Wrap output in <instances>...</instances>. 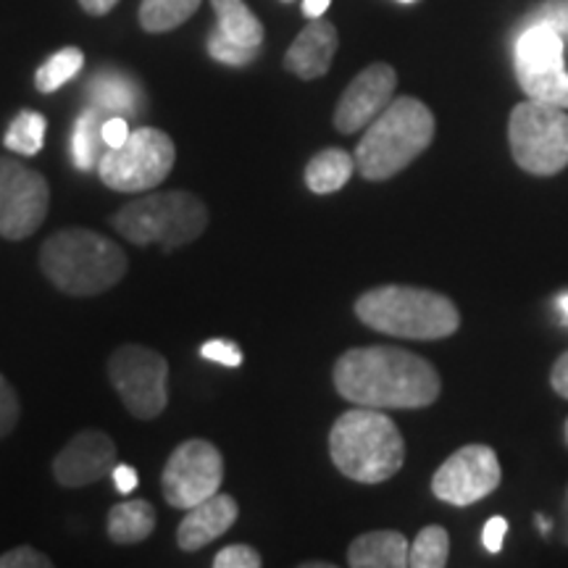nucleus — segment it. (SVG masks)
Listing matches in <instances>:
<instances>
[{
  "label": "nucleus",
  "instance_id": "obj_16",
  "mask_svg": "<svg viewBox=\"0 0 568 568\" xmlns=\"http://www.w3.org/2000/svg\"><path fill=\"white\" fill-rule=\"evenodd\" d=\"M240 516V506L232 495H211L209 500L184 510L180 527H176V545L184 552L203 550L213 539L226 535Z\"/></svg>",
  "mask_w": 568,
  "mask_h": 568
},
{
  "label": "nucleus",
  "instance_id": "obj_7",
  "mask_svg": "<svg viewBox=\"0 0 568 568\" xmlns=\"http://www.w3.org/2000/svg\"><path fill=\"white\" fill-rule=\"evenodd\" d=\"M510 153L518 169L535 176H552L568 166V113L560 105L524 101L508 119Z\"/></svg>",
  "mask_w": 568,
  "mask_h": 568
},
{
  "label": "nucleus",
  "instance_id": "obj_5",
  "mask_svg": "<svg viewBox=\"0 0 568 568\" xmlns=\"http://www.w3.org/2000/svg\"><path fill=\"white\" fill-rule=\"evenodd\" d=\"M355 316L368 329L403 339H445L460 326V314L450 297L408 284L368 290L355 301Z\"/></svg>",
  "mask_w": 568,
  "mask_h": 568
},
{
  "label": "nucleus",
  "instance_id": "obj_25",
  "mask_svg": "<svg viewBox=\"0 0 568 568\" xmlns=\"http://www.w3.org/2000/svg\"><path fill=\"white\" fill-rule=\"evenodd\" d=\"M45 130L48 119L38 111H21L17 119L6 130L3 145L9 148L11 153L19 155H34L42 151V142H45Z\"/></svg>",
  "mask_w": 568,
  "mask_h": 568
},
{
  "label": "nucleus",
  "instance_id": "obj_30",
  "mask_svg": "<svg viewBox=\"0 0 568 568\" xmlns=\"http://www.w3.org/2000/svg\"><path fill=\"white\" fill-rule=\"evenodd\" d=\"M261 552L251 545H230V548L219 550L213 558L216 568H261Z\"/></svg>",
  "mask_w": 568,
  "mask_h": 568
},
{
  "label": "nucleus",
  "instance_id": "obj_1",
  "mask_svg": "<svg viewBox=\"0 0 568 568\" xmlns=\"http://www.w3.org/2000/svg\"><path fill=\"white\" fill-rule=\"evenodd\" d=\"M332 382L339 397L366 408H426L439 397L437 368L422 355L389 345L351 347L337 358Z\"/></svg>",
  "mask_w": 568,
  "mask_h": 568
},
{
  "label": "nucleus",
  "instance_id": "obj_43",
  "mask_svg": "<svg viewBox=\"0 0 568 568\" xmlns=\"http://www.w3.org/2000/svg\"><path fill=\"white\" fill-rule=\"evenodd\" d=\"M400 3H416V0H400Z\"/></svg>",
  "mask_w": 568,
  "mask_h": 568
},
{
  "label": "nucleus",
  "instance_id": "obj_18",
  "mask_svg": "<svg viewBox=\"0 0 568 568\" xmlns=\"http://www.w3.org/2000/svg\"><path fill=\"white\" fill-rule=\"evenodd\" d=\"M410 542L393 529L366 531L347 548V566L353 568H406Z\"/></svg>",
  "mask_w": 568,
  "mask_h": 568
},
{
  "label": "nucleus",
  "instance_id": "obj_40",
  "mask_svg": "<svg viewBox=\"0 0 568 568\" xmlns=\"http://www.w3.org/2000/svg\"><path fill=\"white\" fill-rule=\"evenodd\" d=\"M537 527H539V531H545V535H548V531H550V521H548V518L537 516Z\"/></svg>",
  "mask_w": 568,
  "mask_h": 568
},
{
  "label": "nucleus",
  "instance_id": "obj_8",
  "mask_svg": "<svg viewBox=\"0 0 568 568\" xmlns=\"http://www.w3.org/2000/svg\"><path fill=\"white\" fill-rule=\"evenodd\" d=\"M174 161V140L153 126H140L130 132L124 145L101 155L98 176L116 193H148L172 174Z\"/></svg>",
  "mask_w": 568,
  "mask_h": 568
},
{
  "label": "nucleus",
  "instance_id": "obj_23",
  "mask_svg": "<svg viewBox=\"0 0 568 568\" xmlns=\"http://www.w3.org/2000/svg\"><path fill=\"white\" fill-rule=\"evenodd\" d=\"M103 113L90 105L82 111V116L77 119L74 134H71V161L80 172H90L92 166H98L101 161V142H103Z\"/></svg>",
  "mask_w": 568,
  "mask_h": 568
},
{
  "label": "nucleus",
  "instance_id": "obj_27",
  "mask_svg": "<svg viewBox=\"0 0 568 568\" xmlns=\"http://www.w3.org/2000/svg\"><path fill=\"white\" fill-rule=\"evenodd\" d=\"M450 556V537L443 527H426L418 531L408 552V566L414 568H443Z\"/></svg>",
  "mask_w": 568,
  "mask_h": 568
},
{
  "label": "nucleus",
  "instance_id": "obj_22",
  "mask_svg": "<svg viewBox=\"0 0 568 568\" xmlns=\"http://www.w3.org/2000/svg\"><path fill=\"white\" fill-rule=\"evenodd\" d=\"M213 11H216L219 27L216 30L226 38L240 42L247 48L264 45V24L258 17L247 9L245 0H211Z\"/></svg>",
  "mask_w": 568,
  "mask_h": 568
},
{
  "label": "nucleus",
  "instance_id": "obj_33",
  "mask_svg": "<svg viewBox=\"0 0 568 568\" xmlns=\"http://www.w3.org/2000/svg\"><path fill=\"white\" fill-rule=\"evenodd\" d=\"M506 535H508V521H506V518L493 516L485 524V531H481V542H485V548L489 552H500L503 550V542H506Z\"/></svg>",
  "mask_w": 568,
  "mask_h": 568
},
{
  "label": "nucleus",
  "instance_id": "obj_17",
  "mask_svg": "<svg viewBox=\"0 0 568 568\" xmlns=\"http://www.w3.org/2000/svg\"><path fill=\"white\" fill-rule=\"evenodd\" d=\"M337 45V27L332 21L314 19L297 34L293 45L287 48L284 69L293 71L301 80H318V77H324L329 71L332 61H335Z\"/></svg>",
  "mask_w": 568,
  "mask_h": 568
},
{
  "label": "nucleus",
  "instance_id": "obj_39",
  "mask_svg": "<svg viewBox=\"0 0 568 568\" xmlns=\"http://www.w3.org/2000/svg\"><path fill=\"white\" fill-rule=\"evenodd\" d=\"M332 0H303V13L308 19H322Z\"/></svg>",
  "mask_w": 568,
  "mask_h": 568
},
{
  "label": "nucleus",
  "instance_id": "obj_24",
  "mask_svg": "<svg viewBox=\"0 0 568 568\" xmlns=\"http://www.w3.org/2000/svg\"><path fill=\"white\" fill-rule=\"evenodd\" d=\"M201 9V0H142L140 27L151 34L172 32Z\"/></svg>",
  "mask_w": 568,
  "mask_h": 568
},
{
  "label": "nucleus",
  "instance_id": "obj_29",
  "mask_svg": "<svg viewBox=\"0 0 568 568\" xmlns=\"http://www.w3.org/2000/svg\"><path fill=\"white\" fill-rule=\"evenodd\" d=\"M19 414H21V406H19L17 389H13L11 382L0 374V439L11 435L13 426L19 422Z\"/></svg>",
  "mask_w": 568,
  "mask_h": 568
},
{
  "label": "nucleus",
  "instance_id": "obj_3",
  "mask_svg": "<svg viewBox=\"0 0 568 568\" xmlns=\"http://www.w3.org/2000/svg\"><path fill=\"white\" fill-rule=\"evenodd\" d=\"M329 456L347 479L379 485L393 479L406 464V439L379 408L355 406L332 426Z\"/></svg>",
  "mask_w": 568,
  "mask_h": 568
},
{
  "label": "nucleus",
  "instance_id": "obj_9",
  "mask_svg": "<svg viewBox=\"0 0 568 568\" xmlns=\"http://www.w3.org/2000/svg\"><path fill=\"white\" fill-rule=\"evenodd\" d=\"M111 385L134 418L151 422L169 406V361L145 345H122L109 358Z\"/></svg>",
  "mask_w": 568,
  "mask_h": 568
},
{
  "label": "nucleus",
  "instance_id": "obj_32",
  "mask_svg": "<svg viewBox=\"0 0 568 568\" xmlns=\"http://www.w3.org/2000/svg\"><path fill=\"white\" fill-rule=\"evenodd\" d=\"M201 355L205 361H213V364H222L230 368L243 366V351L234 343H230V339H209V343L201 345Z\"/></svg>",
  "mask_w": 568,
  "mask_h": 568
},
{
  "label": "nucleus",
  "instance_id": "obj_36",
  "mask_svg": "<svg viewBox=\"0 0 568 568\" xmlns=\"http://www.w3.org/2000/svg\"><path fill=\"white\" fill-rule=\"evenodd\" d=\"M111 477H113V485H116V489L119 493H132L134 487H138V471H134L132 466H124V464H116L113 466V471H111Z\"/></svg>",
  "mask_w": 568,
  "mask_h": 568
},
{
  "label": "nucleus",
  "instance_id": "obj_6",
  "mask_svg": "<svg viewBox=\"0 0 568 568\" xmlns=\"http://www.w3.org/2000/svg\"><path fill=\"white\" fill-rule=\"evenodd\" d=\"M113 230L134 245L182 247L195 243L209 226V209L201 197L182 190L153 193L113 213Z\"/></svg>",
  "mask_w": 568,
  "mask_h": 568
},
{
  "label": "nucleus",
  "instance_id": "obj_19",
  "mask_svg": "<svg viewBox=\"0 0 568 568\" xmlns=\"http://www.w3.org/2000/svg\"><path fill=\"white\" fill-rule=\"evenodd\" d=\"M88 98L101 113H113V116H134L142 105V92L138 82L122 71L105 69L95 74L88 84Z\"/></svg>",
  "mask_w": 568,
  "mask_h": 568
},
{
  "label": "nucleus",
  "instance_id": "obj_42",
  "mask_svg": "<svg viewBox=\"0 0 568 568\" xmlns=\"http://www.w3.org/2000/svg\"><path fill=\"white\" fill-rule=\"evenodd\" d=\"M566 514H568V495H566ZM566 542H568V527H566Z\"/></svg>",
  "mask_w": 568,
  "mask_h": 568
},
{
  "label": "nucleus",
  "instance_id": "obj_28",
  "mask_svg": "<svg viewBox=\"0 0 568 568\" xmlns=\"http://www.w3.org/2000/svg\"><path fill=\"white\" fill-rule=\"evenodd\" d=\"M209 53L213 55L216 61L226 63V67H245V63H251L258 59L261 48H247V45H240V42H234L222 34L219 30H213L209 34Z\"/></svg>",
  "mask_w": 568,
  "mask_h": 568
},
{
  "label": "nucleus",
  "instance_id": "obj_10",
  "mask_svg": "<svg viewBox=\"0 0 568 568\" xmlns=\"http://www.w3.org/2000/svg\"><path fill=\"white\" fill-rule=\"evenodd\" d=\"M516 80L531 101L560 105L568 111V71L564 63V38L539 21L518 38Z\"/></svg>",
  "mask_w": 568,
  "mask_h": 568
},
{
  "label": "nucleus",
  "instance_id": "obj_37",
  "mask_svg": "<svg viewBox=\"0 0 568 568\" xmlns=\"http://www.w3.org/2000/svg\"><path fill=\"white\" fill-rule=\"evenodd\" d=\"M550 385L560 397H568V351L560 355V358L556 361V366H552Z\"/></svg>",
  "mask_w": 568,
  "mask_h": 568
},
{
  "label": "nucleus",
  "instance_id": "obj_2",
  "mask_svg": "<svg viewBox=\"0 0 568 568\" xmlns=\"http://www.w3.org/2000/svg\"><path fill=\"white\" fill-rule=\"evenodd\" d=\"M126 253L103 234L69 226L42 243L40 268L61 293L74 297L101 295L124 280Z\"/></svg>",
  "mask_w": 568,
  "mask_h": 568
},
{
  "label": "nucleus",
  "instance_id": "obj_4",
  "mask_svg": "<svg viewBox=\"0 0 568 568\" xmlns=\"http://www.w3.org/2000/svg\"><path fill=\"white\" fill-rule=\"evenodd\" d=\"M435 113L416 98H395L355 148L358 174L368 182H385L410 166L435 140Z\"/></svg>",
  "mask_w": 568,
  "mask_h": 568
},
{
  "label": "nucleus",
  "instance_id": "obj_44",
  "mask_svg": "<svg viewBox=\"0 0 568 568\" xmlns=\"http://www.w3.org/2000/svg\"><path fill=\"white\" fill-rule=\"evenodd\" d=\"M284 3H290V0H284Z\"/></svg>",
  "mask_w": 568,
  "mask_h": 568
},
{
  "label": "nucleus",
  "instance_id": "obj_34",
  "mask_svg": "<svg viewBox=\"0 0 568 568\" xmlns=\"http://www.w3.org/2000/svg\"><path fill=\"white\" fill-rule=\"evenodd\" d=\"M130 138V124L124 116H111L103 122V145L119 148Z\"/></svg>",
  "mask_w": 568,
  "mask_h": 568
},
{
  "label": "nucleus",
  "instance_id": "obj_15",
  "mask_svg": "<svg viewBox=\"0 0 568 568\" xmlns=\"http://www.w3.org/2000/svg\"><path fill=\"white\" fill-rule=\"evenodd\" d=\"M116 466V445L101 429H84L71 437L53 460V477L61 487L77 489L103 479Z\"/></svg>",
  "mask_w": 568,
  "mask_h": 568
},
{
  "label": "nucleus",
  "instance_id": "obj_21",
  "mask_svg": "<svg viewBox=\"0 0 568 568\" xmlns=\"http://www.w3.org/2000/svg\"><path fill=\"white\" fill-rule=\"evenodd\" d=\"M155 508L148 500H124L109 510V537L116 545H134L153 535Z\"/></svg>",
  "mask_w": 568,
  "mask_h": 568
},
{
  "label": "nucleus",
  "instance_id": "obj_35",
  "mask_svg": "<svg viewBox=\"0 0 568 568\" xmlns=\"http://www.w3.org/2000/svg\"><path fill=\"white\" fill-rule=\"evenodd\" d=\"M545 24H550L560 38L568 34V3H552L548 6V11L542 13Z\"/></svg>",
  "mask_w": 568,
  "mask_h": 568
},
{
  "label": "nucleus",
  "instance_id": "obj_26",
  "mask_svg": "<svg viewBox=\"0 0 568 568\" xmlns=\"http://www.w3.org/2000/svg\"><path fill=\"white\" fill-rule=\"evenodd\" d=\"M84 67V53L80 48H63V51L53 53L34 74V88L40 92H55L59 88H63L69 80H74Z\"/></svg>",
  "mask_w": 568,
  "mask_h": 568
},
{
  "label": "nucleus",
  "instance_id": "obj_20",
  "mask_svg": "<svg viewBox=\"0 0 568 568\" xmlns=\"http://www.w3.org/2000/svg\"><path fill=\"white\" fill-rule=\"evenodd\" d=\"M355 172V159L343 148H326L318 151L305 166V184L311 193L332 195L343 190Z\"/></svg>",
  "mask_w": 568,
  "mask_h": 568
},
{
  "label": "nucleus",
  "instance_id": "obj_38",
  "mask_svg": "<svg viewBox=\"0 0 568 568\" xmlns=\"http://www.w3.org/2000/svg\"><path fill=\"white\" fill-rule=\"evenodd\" d=\"M116 3L119 0H80V6L90 13V17H105Z\"/></svg>",
  "mask_w": 568,
  "mask_h": 568
},
{
  "label": "nucleus",
  "instance_id": "obj_41",
  "mask_svg": "<svg viewBox=\"0 0 568 568\" xmlns=\"http://www.w3.org/2000/svg\"><path fill=\"white\" fill-rule=\"evenodd\" d=\"M558 308H560V311H564V316L568 318V293H566V295H560V297H558Z\"/></svg>",
  "mask_w": 568,
  "mask_h": 568
},
{
  "label": "nucleus",
  "instance_id": "obj_31",
  "mask_svg": "<svg viewBox=\"0 0 568 568\" xmlns=\"http://www.w3.org/2000/svg\"><path fill=\"white\" fill-rule=\"evenodd\" d=\"M53 560L45 552L30 548V545H19L9 552L0 556V568H51Z\"/></svg>",
  "mask_w": 568,
  "mask_h": 568
},
{
  "label": "nucleus",
  "instance_id": "obj_11",
  "mask_svg": "<svg viewBox=\"0 0 568 568\" xmlns=\"http://www.w3.org/2000/svg\"><path fill=\"white\" fill-rule=\"evenodd\" d=\"M224 485V458L209 439H187L176 445L161 474L166 503L176 510H187L209 500Z\"/></svg>",
  "mask_w": 568,
  "mask_h": 568
},
{
  "label": "nucleus",
  "instance_id": "obj_14",
  "mask_svg": "<svg viewBox=\"0 0 568 568\" xmlns=\"http://www.w3.org/2000/svg\"><path fill=\"white\" fill-rule=\"evenodd\" d=\"M397 74L389 63H372L347 84L335 109V126L343 134L364 130L395 101Z\"/></svg>",
  "mask_w": 568,
  "mask_h": 568
},
{
  "label": "nucleus",
  "instance_id": "obj_12",
  "mask_svg": "<svg viewBox=\"0 0 568 568\" xmlns=\"http://www.w3.org/2000/svg\"><path fill=\"white\" fill-rule=\"evenodd\" d=\"M51 209L48 180L17 159H0V237H32Z\"/></svg>",
  "mask_w": 568,
  "mask_h": 568
},
{
  "label": "nucleus",
  "instance_id": "obj_13",
  "mask_svg": "<svg viewBox=\"0 0 568 568\" xmlns=\"http://www.w3.org/2000/svg\"><path fill=\"white\" fill-rule=\"evenodd\" d=\"M503 471L495 450L487 445H466L453 453L432 477V493L450 506H471L500 487Z\"/></svg>",
  "mask_w": 568,
  "mask_h": 568
}]
</instances>
